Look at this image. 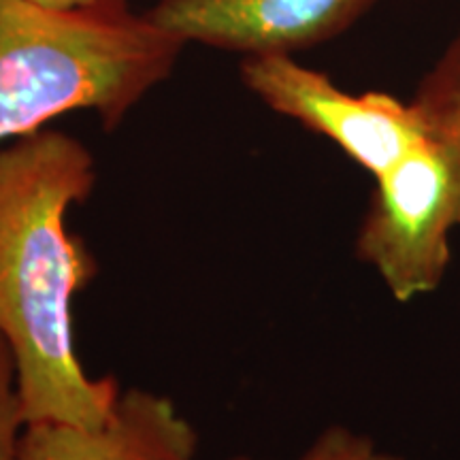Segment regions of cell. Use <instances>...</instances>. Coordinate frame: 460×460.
<instances>
[{
	"instance_id": "cell-10",
	"label": "cell",
	"mask_w": 460,
	"mask_h": 460,
	"mask_svg": "<svg viewBox=\"0 0 460 460\" xmlns=\"http://www.w3.org/2000/svg\"><path fill=\"white\" fill-rule=\"evenodd\" d=\"M32 3L54 11H90V9L126 7V0H32Z\"/></svg>"
},
{
	"instance_id": "cell-5",
	"label": "cell",
	"mask_w": 460,
	"mask_h": 460,
	"mask_svg": "<svg viewBox=\"0 0 460 460\" xmlns=\"http://www.w3.org/2000/svg\"><path fill=\"white\" fill-rule=\"evenodd\" d=\"M376 0H160L149 13L164 31L211 48L295 54L348 31Z\"/></svg>"
},
{
	"instance_id": "cell-7",
	"label": "cell",
	"mask_w": 460,
	"mask_h": 460,
	"mask_svg": "<svg viewBox=\"0 0 460 460\" xmlns=\"http://www.w3.org/2000/svg\"><path fill=\"white\" fill-rule=\"evenodd\" d=\"M411 102L460 169V32L424 75Z\"/></svg>"
},
{
	"instance_id": "cell-4",
	"label": "cell",
	"mask_w": 460,
	"mask_h": 460,
	"mask_svg": "<svg viewBox=\"0 0 460 460\" xmlns=\"http://www.w3.org/2000/svg\"><path fill=\"white\" fill-rule=\"evenodd\" d=\"M241 75L269 109L326 137L376 180L433 139L411 101L386 92L349 94L292 54L245 56Z\"/></svg>"
},
{
	"instance_id": "cell-8",
	"label": "cell",
	"mask_w": 460,
	"mask_h": 460,
	"mask_svg": "<svg viewBox=\"0 0 460 460\" xmlns=\"http://www.w3.org/2000/svg\"><path fill=\"white\" fill-rule=\"evenodd\" d=\"M250 460V458H234ZM298 460H410L401 454L382 450L369 435L348 427H331L315 437Z\"/></svg>"
},
{
	"instance_id": "cell-1",
	"label": "cell",
	"mask_w": 460,
	"mask_h": 460,
	"mask_svg": "<svg viewBox=\"0 0 460 460\" xmlns=\"http://www.w3.org/2000/svg\"><path fill=\"white\" fill-rule=\"evenodd\" d=\"M94 181L90 149L66 132L43 128L0 149V337L26 424L101 427L122 394L115 377L85 373L73 339V298L96 262L66 217Z\"/></svg>"
},
{
	"instance_id": "cell-2",
	"label": "cell",
	"mask_w": 460,
	"mask_h": 460,
	"mask_svg": "<svg viewBox=\"0 0 460 460\" xmlns=\"http://www.w3.org/2000/svg\"><path fill=\"white\" fill-rule=\"evenodd\" d=\"M186 41L128 7L54 11L0 0V143L71 111L115 128L169 77Z\"/></svg>"
},
{
	"instance_id": "cell-3",
	"label": "cell",
	"mask_w": 460,
	"mask_h": 460,
	"mask_svg": "<svg viewBox=\"0 0 460 460\" xmlns=\"http://www.w3.org/2000/svg\"><path fill=\"white\" fill-rule=\"evenodd\" d=\"M460 228V169L435 139L376 180L354 250L399 303L433 295Z\"/></svg>"
},
{
	"instance_id": "cell-6",
	"label": "cell",
	"mask_w": 460,
	"mask_h": 460,
	"mask_svg": "<svg viewBox=\"0 0 460 460\" xmlns=\"http://www.w3.org/2000/svg\"><path fill=\"white\" fill-rule=\"evenodd\" d=\"M199 435L166 396L132 388L101 427L26 424L15 460H194Z\"/></svg>"
},
{
	"instance_id": "cell-9",
	"label": "cell",
	"mask_w": 460,
	"mask_h": 460,
	"mask_svg": "<svg viewBox=\"0 0 460 460\" xmlns=\"http://www.w3.org/2000/svg\"><path fill=\"white\" fill-rule=\"evenodd\" d=\"M24 429L26 418L17 388L15 360L9 345L0 337V460H15Z\"/></svg>"
}]
</instances>
